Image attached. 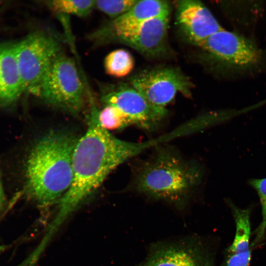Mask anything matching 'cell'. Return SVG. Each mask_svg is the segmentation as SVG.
<instances>
[{"instance_id":"obj_4","label":"cell","mask_w":266,"mask_h":266,"mask_svg":"<svg viewBox=\"0 0 266 266\" xmlns=\"http://www.w3.org/2000/svg\"><path fill=\"white\" fill-rule=\"evenodd\" d=\"M218 72L230 76L247 75L262 70L266 63L264 51L254 41L235 32L224 29L200 46Z\"/></svg>"},{"instance_id":"obj_15","label":"cell","mask_w":266,"mask_h":266,"mask_svg":"<svg viewBox=\"0 0 266 266\" xmlns=\"http://www.w3.org/2000/svg\"><path fill=\"white\" fill-rule=\"evenodd\" d=\"M134 60L127 50L119 49L111 51L104 58L105 72L115 77H122L129 74L133 70Z\"/></svg>"},{"instance_id":"obj_3","label":"cell","mask_w":266,"mask_h":266,"mask_svg":"<svg viewBox=\"0 0 266 266\" xmlns=\"http://www.w3.org/2000/svg\"><path fill=\"white\" fill-rule=\"evenodd\" d=\"M202 170L175 151L160 147L135 170L133 185L139 193L177 206L183 205L200 184Z\"/></svg>"},{"instance_id":"obj_6","label":"cell","mask_w":266,"mask_h":266,"mask_svg":"<svg viewBox=\"0 0 266 266\" xmlns=\"http://www.w3.org/2000/svg\"><path fill=\"white\" fill-rule=\"evenodd\" d=\"M62 47L61 38L43 31L33 32L14 43L24 93L33 95L53 62L63 53Z\"/></svg>"},{"instance_id":"obj_13","label":"cell","mask_w":266,"mask_h":266,"mask_svg":"<svg viewBox=\"0 0 266 266\" xmlns=\"http://www.w3.org/2000/svg\"><path fill=\"white\" fill-rule=\"evenodd\" d=\"M23 93L14 43H0V107L13 104Z\"/></svg>"},{"instance_id":"obj_2","label":"cell","mask_w":266,"mask_h":266,"mask_svg":"<svg viewBox=\"0 0 266 266\" xmlns=\"http://www.w3.org/2000/svg\"><path fill=\"white\" fill-rule=\"evenodd\" d=\"M65 130H53L39 138L29 151L24 166L27 196L44 206L59 201L73 178L72 159L78 140Z\"/></svg>"},{"instance_id":"obj_18","label":"cell","mask_w":266,"mask_h":266,"mask_svg":"<svg viewBox=\"0 0 266 266\" xmlns=\"http://www.w3.org/2000/svg\"><path fill=\"white\" fill-rule=\"evenodd\" d=\"M248 183L257 192L262 208V219L255 231L254 240V244H257L263 240L266 233V177L250 179Z\"/></svg>"},{"instance_id":"obj_1","label":"cell","mask_w":266,"mask_h":266,"mask_svg":"<svg viewBox=\"0 0 266 266\" xmlns=\"http://www.w3.org/2000/svg\"><path fill=\"white\" fill-rule=\"evenodd\" d=\"M99 111L92 104L87 131L78 139L74 150L72 183L58 201L57 213L46 234L48 238L83 201L98 189L112 170L156 144L153 141L128 142L115 137L100 125Z\"/></svg>"},{"instance_id":"obj_16","label":"cell","mask_w":266,"mask_h":266,"mask_svg":"<svg viewBox=\"0 0 266 266\" xmlns=\"http://www.w3.org/2000/svg\"><path fill=\"white\" fill-rule=\"evenodd\" d=\"M44 4L56 14L79 17L89 15L95 8V0H49L45 1Z\"/></svg>"},{"instance_id":"obj_14","label":"cell","mask_w":266,"mask_h":266,"mask_svg":"<svg viewBox=\"0 0 266 266\" xmlns=\"http://www.w3.org/2000/svg\"><path fill=\"white\" fill-rule=\"evenodd\" d=\"M235 224L234 239L228 249V254L252 253L250 248V209H242L230 203Z\"/></svg>"},{"instance_id":"obj_12","label":"cell","mask_w":266,"mask_h":266,"mask_svg":"<svg viewBox=\"0 0 266 266\" xmlns=\"http://www.w3.org/2000/svg\"><path fill=\"white\" fill-rule=\"evenodd\" d=\"M176 20L183 34L199 46L210 36L223 29L208 8L199 0L178 1Z\"/></svg>"},{"instance_id":"obj_20","label":"cell","mask_w":266,"mask_h":266,"mask_svg":"<svg viewBox=\"0 0 266 266\" xmlns=\"http://www.w3.org/2000/svg\"><path fill=\"white\" fill-rule=\"evenodd\" d=\"M5 202L6 197L0 178V211L4 206Z\"/></svg>"},{"instance_id":"obj_10","label":"cell","mask_w":266,"mask_h":266,"mask_svg":"<svg viewBox=\"0 0 266 266\" xmlns=\"http://www.w3.org/2000/svg\"><path fill=\"white\" fill-rule=\"evenodd\" d=\"M141 266H214V263L202 245L186 240L156 246Z\"/></svg>"},{"instance_id":"obj_7","label":"cell","mask_w":266,"mask_h":266,"mask_svg":"<svg viewBox=\"0 0 266 266\" xmlns=\"http://www.w3.org/2000/svg\"><path fill=\"white\" fill-rule=\"evenodd\" d=\"M130 83L152 104L162 108H165L178 92L190 97L193 88L189 77L179 68L173 67L141 71L131 78Z\"/></svg>"},{"instance_id":"obj_19","label":"cell","mask_w":266,"mask_h":266,"mask_svg":"<svg viewBox=\"0 0 266 266\" xmlns=\"http://www.w3.org/2000/svg\"><path fill=\"white\" fill-rule=\"evenodd\" d=\"M137 1V0H95V8L108 16L111 20H113L128 12Z\"/></svg>"},{"instance_id":"obj_17","label":"cell","mask_w":266,"mask_h":266,"mask_svg":"<svg viewBox=\"0 0 266 266\" xmlns=\"http://www.w3.org/2000/svg\"><path fill=\"white\" fill-rule=\"evenodd\" d=\"M99 119L101 126L107 131L121 130L131 125L126 116L116 107L105 105L99 111Z\"/></svg>"},{"instance_id":"obj_8","label":"cell","mask_w":266,"mask_h":266,"mask_svg":"<svg viewBox=\"0 0 266 266\" xmlns=\"http://www.w3.org/2000/svg\"><path fill=\"white\" fill-rule=\"evenodd\" d=\"M132 87V86H131ZM100 98L105 105L112 106L140 128H156L167 114V110L152 104L133 87L106 85L100 88Z\"/></svg>"},{"instance_id":"obj_9","label":"cell","mask_w":266,"mask_h":266,"mask_svg":"<svg viewBox=\"0 0 266 266\" xmlns=\"http://www.w3.org/2000/svg\"><path fill=\"white\" fill-rule=\"evenodd\" d=\"M169 4L166 0H142L137 2L124 14L111 20L91 35L96 42L112 41L125 34L146 21L169 14Z\"/></svg>"},{"instance_id":"obj_5","label":"cell","mask_w":266,"mask_h":266,"mask_svg":"<svg viewBox=\"0 0 266 266\" xmlns=\"http://www.w3.org/2000/svg\"><path fill=\"white\" fill-rule=\"evenodd\" d=\"M85 95L75 62L63 53L53 62L33 94L49 106L73 115L83 108Z\"/></svg>"},{"instance_id":"obj_11","label":"cell","mask_w":266,"mask_h":266,"mask_svg":"<svg viewBox=\"0 0 266 266\" xmlns=\"http://www.w3.org/2000/svg\"><path fill=\"white\" fill-rule=\"evenodd\" d=\"M169 15L166 14L149 20L112 41L129 46L147 57L167 55L169 49L167 41Z\"/></svg>"}]
</instances>
